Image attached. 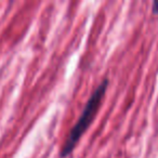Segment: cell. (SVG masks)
<instances>
[{
  "mask_svg": "<svg viewBox=\"0 0 158 158\" xmlns=\"http://www.w3.org/2000/svg\"><path fill=\"white\" fill-rule=\"evenodd\" d=\"M152 9H153V14H158V1H154Z\"/></svg>",
  "mask_w": 158,
  "mask_h": 158,
  "instance_id": "cell-2",
  "label": "cell"
},
{
  "mask_svg": "<svg viewBox=\"0 0 158 158\" xmlns=\"http://www.w3.org/2000/svg\"><path fill=\"white\" fill-rule=\"evenodd\" d=\"M108 84H110V80L107 78H105L97 87V89L91 94V97L89 98L88 102H87L84 110H82L81 115L78 118L77 123H75L74 127L70 129L69 133H68L67 138H66L65 142H64L63 146H62L61 152H60V157L61 158L68 157L73 153L77 143L81 139L85 132L88 130L89 126L92 123L93 119L95 118V116L98 114V110L101 107L104 95H105V92L107 90Z\"/></svg>",
  "mask_w": 158,
  "mask_h": 158,
  "instance_id": "cell-1",
  "label": "cell"
}]
</instances>
